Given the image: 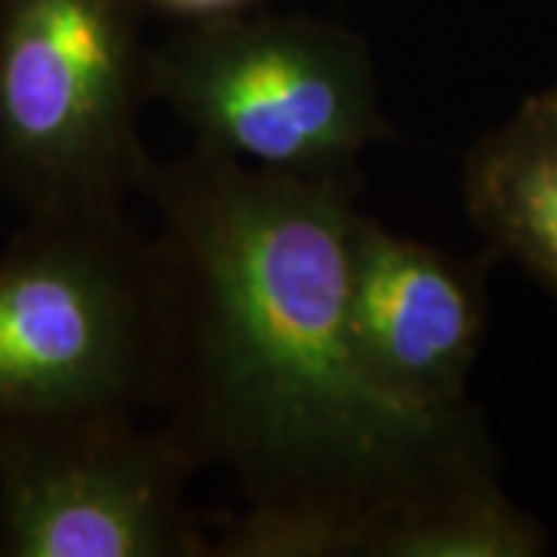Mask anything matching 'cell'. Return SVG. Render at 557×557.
Listing matches in <instances>:
<instances>
[{"label": "cell", "instance_id": "cell-5", "mask_svg": "<svg viewBox=\"0 0 557 557\" xmlns=\"http://www.w3.org/2000/svg\"><path fill=\"white\" fill-rule=\"evenodd\" d=\"M196 458L131 412L0 424V555L177 557L199 552L186 515Z\"/></svg>", "mask_w": 557, "mask_h": 557}, {"label": "cell", "instance_id": "cell-1", "mask_svg": "<svg viewBox=\"0 0 557 557\" xmlns=\"http://www.w3.org/2000/svg\"><path fill=\"white\" fill-rule=\"evenodd\" d=\"M171 295L174 431L248 502L233 555L527 557L471 406L421 409L359 357L347 292L350 174H276L208 149L156 168Z\"/></svg>", "mask_w": 557, "mask_h": 557}, {"label": "cell", "instance_id": "cell-6", "mask_svg": "<svg viewBox=\"0 0 557 557\" xmlns=\"http://www.w3.org/2000/svg\"><path fill=\"white\" fill-rule=\"evenodd\" d=\"M347 313L381 387L421 409H468L465 384L486 322L478 270L357 214Z\"/></svg>", "mask_w": 557, "mask_h": 557}, {"label": "cell", "instance_id": "cell-4", "mask_svg": "<svg viewBox=\"0 0 557 557\" xmlns=\"http://www.w3.org/2000/svg\"><path fill=\"white\" fill-rule=\"evenodd\" d=\"M149 97L199 149L276 174H354L391 137L366 47L317 20L193 22L149 53Z\"/></svg>", "mask_w": 557, "mask_h": 557}, {"label": "cell", "instance_id": "cell-8", "mask_svg": "<svg viewBox=\"0 0 557 557\" xmlns=\"http://www.w3.org/2000/svg\"><path fill=\"white\" fill-rule=\"evenodd\" d=\"M152 7H159L164 13H174L183 20L208 22L223 20V16H239L245 7H251L255 0H146Z\"/></svg>", "mask_w": 557, "mask_h": 557}, {"label": "cell", "instance_id": "cell-7", "mask_svg": "<svg viewBox=\"0 0 557 557\" xmlns=\"http://www.w3.org/2000/svg\"><path fill=\"white\" fill-rule=\"evenodd\" d=\"M465 205L496 251L557 295V87L527 97L468 152Z\"/></svg>", "mask_w": 557, "mask_h": 557}, {"label": "cell", "instance_id": "cell-2", "mask_svg": "<svg viewBox=\"0 0 557 557\" xmlns=\"http://www.w3.org/2000/svg\"><path fill=\"white\" fill-rule=\"evenodd\" d=\"M171 366L159 245L121 214L32 218L0 258V424L131 412Z\"/></svg>", "mask_w": 557, "mask_h": 557}, {"label": "cell", "instance_id": "cell-3", "mask_svg": "<svg viewBox=\"0 0 557 557\" xmlns=\"http://www.w3.org/2000/svg\"><path fill=\"white\" fill-rule=\"evenodd\" d=\"M139 0H0V180L28 218H112L149 159Z\"/></svg>", "mask_w": 557, "mask_h": 557}]
</instances>
